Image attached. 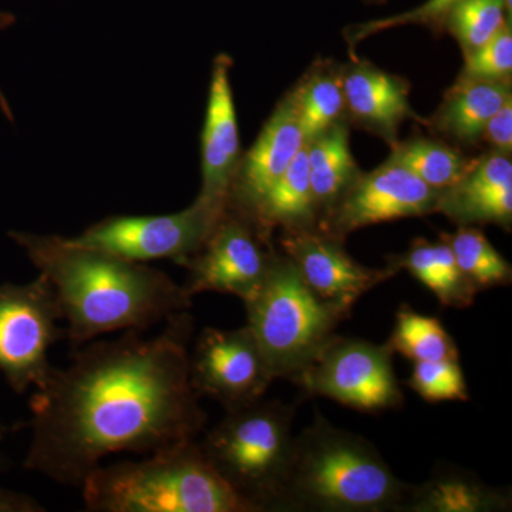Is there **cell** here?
Masks as SVG:
<instances>
[{
  "mask_svg": "<svg viewBox=\"0 0 512 512\" xmlns=\"http://www.w3.org/2000/svg\"><path fill=\"white\" fill-rule=\"evenodd\" d=\"M244 305L272 377L293 383L348 318L316 296L291 259L275 251L264 281Z\"/></svg>",
  "mask_w": 512,
  "mask_h": 512,
  "instance_id": "obj_6",
  "label": "cell"
},
{
  "mask_svg": "<svg viewBox=\"0 0 512 512\" xmlns=\"http://www.w3.org/2000/svg\"><path fill=\"white\" fill-rule=\"evenodd\" d=\"M303 136L309 141L343 120L346 114L342 67L316 63L292 90Z\"/></svg>",
  "mask_w": 512,
  "mask_h": 512,
  "instance_id": "obj_23",
  "label": "cell"
},
{
  "mask_svg": "<svg viewBox=\"0 0 512 512\" xmlns=\"http://www.w3.org/2000/svg\"><path fill=\"white\" fill-rule=\"evenodd\" d=\"M392 160L436 191L453 187L467 173L473 160L444 141L416 137L392 147Z\"/></svg>",
  "mask_w": 512,
  "mask_h": 512,
  "instance_id": "obj_24",
  "label": "cell"
},
{
  "mask_svg": "<svg viewBox=\"0 0 512 512\" xmlns=\"http://www.w3.org/2000/svg\"><path fill=\"white\" fill-rule=\"evenodd\" d=\"M439 194L389 158L372 173L357 175L335 207L318 222V228L345 239L350 232L369 225L436 212Z\"/></svg>",
  "mask_w": 512,
  "mask_h": 512,
  "instance_id": "obj_12",
  "label": "cell"
},
{
  "mask_svg": "<svg viewBox=\"0 0 512 512\" xmlns=\"http://www.w3.org/2000/svg\"><path fill=\"white\" fill-rule=\"evenodd\" d=\"M389 266L397 272L406 269L429 288L443 306L463 309L476 301V286L460 271L446 242L431 244L426 239H416L404 254L390 256Z\"/></svg>",
  "mask_w": 512,
  "mask_h": 512,
  "instance_id": "obj_21",
  "label": "cell"
},
{
  "mask_svg": "<svg viewBox=\"0 0 512 512\" xmlns=\"http://www.w3.org/2000/svg\"><path fill=\"white\" fill-rule=\"evenodd\" d=\"M510 97L511 83L458 77L444 94L439 109L424 124L458 146L474 147L481 143L488 120Z\"/></svg>",
  "mask_w": 512,
  "mask_h": 512,
  "instance_id": "obj_18",
  "label": "cell"
},
{
  "mask_svg": "<svg viewBox=\"0 0 512 512\" xmlns=\"http://www.w3.org/2000/svg\"><path fill=\"white\" fill-rule=\"evenodd\" d=\"M305 143L291 92L276 106L254 146L241 157L229 188L227 208L249 220L266 192L288 170Z\"/></svg>",
  "mask_w": 512,
  "mask_h": 512,
  "instance_id": "obj_14",
  "label": "cell"
},
{
  "mask_svg": "<svg viewBox=\"0 0 512 512\" xmlns=\"http://www.w3.org/2000/svg\"><path fill=\"white\" fill-rule=\"evenodd\" d=\"M343 241L316 227L284 232L281 247L313 293L349 315L365 293L399 272L389 265L377 269L359 264L343 247Z\"/></svg>",
  "mask_w": 512,
  "mask_h": 512,
  "instance_id": "obj_13",
  "label": "cell"
},
{
  "mask_svg": "<svg viewBox=\"0 0 512 512\" xmlns=\"http://www.w3.org/2000/svg\"><path fill=\"white\" fill-rule=\"evenodd\" d=\"M393 353L387 342L376 345L335 335L296 384L311 396L326 397L359 412L399 409L404 397L394 373Z\"/></svg>",
  "mask_w": 512,
  "mask_h": 512,
  "instance_id": "obj_9",
  "label": "cell"
},
{
  "mask_svg": "<svg viewBox=\"0 0 512 512\" xmlns=\"http://www.w3.org/2000/svg\"><path fill=\"white\" fill-rule=\"evenodd\" d=\"M82 490L90 512H254L214 470L197 440L144 460L101 464Z\"/></svg>",
  "mask_w": 512,
  "mask_h": 512,
  "instance_id": "obj_4",
  "label": "cell"
},
{
  "mask_svg": "<svg viewBox=\"0 0 512 512\" xmlns=\"http://www.w3.org/2000/svg\"><path fill=\"white\" fill-rule=\"evenodd\" d=\"M511 510V494L484 484L470 471L440 466L426 483L410 485L406 512H501Z\"/></svg>",
  "mask_w": 512,
  "mask_h": 512,
  "instance_id": "obj_19",
  "label": "cell"
},
{
  "mask_svg": "<svg viewBox=\"0 0 512 512\" xmlns=\"http://www.w3.org/2000/svg\"><path fill=\"white\" fill-rule=\"evenodd\" d=\"M458 2L460 0H426L419 8L409 10V12L352 26L346 30V40L353 47L375 33L406 25H421L434 30V32H443L444 19Z\"/></svg>",
  "mask_w": 512,
  "mask_h": 512,
  "instance_id": "obj_30",
  "label": "cell"
},
{
  "mask_svg": "<svg viewBox=\"0 0 512 512\" xmlns=\"http://www.w3.org/2000/svg\"><path fill=\"white\" fill-rule=\"evenodd\" d=\"M346 114L356 124L394 146L400 124L416 119L410 107V84L403 77L383 72L373 64L355 60L342 67Z\"/></svg>",
  "mask_w": 512,
  "mask_h": 512,
  "instance_id": "obj_17",
  "label": "cell"
},
{
  "mask_svg": "<svg viewBox=\"0 0 512 512\" xmlns=\"http://www.w3.org/2000/svg\"><path fill=\"white\" fill-rule=\"evenodd\" d=\"M407 386L429 403L470 400L463 369L454 360L413 363Z\"/></svg>",
  "mask_w": 512,
  "mask_h": 512,
  "instance_id": "obj_28",
  "label": "cell"
},
{
  "mask_svg": "<svg viewBox=\"0 0 512 512\" xmlns=\"http://www.w3.org/2000/svg\"><path fill=\"white\" fill-rule=\"evenodd\" d=\"M367 3H376V5H382V3H386V0H365Z\"/></svg>",
  "mask_w": 512,
  "mask_h": 512,
  "instance_id": "obj_34",
  "label": "cell"
},
{
  "mask_svg": "<svg viewBox=\"0 0 512 512\" xmlns=\"http://www.w3.org/2000/svg\"><path fill=\"white\" fill-rule=\"evenodd\" d=\"M387 345L410 362H460V352L440 319L421 315L407 305L400 306L396 325Z\"/></svg>",
  "mask_w": 512,
  "mask_h": 512,
  "instance_id": "obj_25",
  "label": "cell"
},
{
  "mask_svg": "<svg viewBox=\"0 0 512 512\" xmlns=\"http://www.w3.org/2000/svg\"><path fill=\"white\" fill-rule=\"evenodd\" d=\"M227 205L198 195L190 207L168 215H119L97 222L79 237L76 244L134 262L170 259L185 266L200 251L212 229L221 220Z\"/></svg>",
  "mask_w": 512,
  "mask_h": 512,
  "instance_id": "obj_7",
  "label": "cell"
},
{
  "mask_svg": "<svg viewBox=\"0 0 512 512\" xmlns=\"http://www.w3.org/2000/svg\"><path fill=\"white\" fill-rule=\"evenodd\" d=\"M35 498L0 487V512H45Z\"/></svg>",
  "mask_w": 512,
  "mask_h": 512,
  "instance_id": "obj_32",
  "label": "cell"
},
{
  "mask_svg": "<svg viewBox=\"0 0 512 512\" xmlns=\"http://www.w3.org/2000/svg\"><path fill=\"white\" fill-rule=\"evenodd\" d=\"M225 412L198 441L202 453L252 511H281L295 409L262 397Z\"/></svg>",
  "mask_w": 512,
  "mask_h": 512,
  "instance_id": "obj_5",
  "label": "cell"
},
{
  "mask_svg": "<svg viewBox=\"0 0 512 512\" xmlns=\"http://www.w3.org/2000/svg\"><path fill=\"white\" fill-rule=\"evenodd\" d=\"M249 221L268 241L275 228L288 232L318 227L319 212L309 180L306 143L284 175L266 192Z\"/></svg>",
  "mask_w": 512,
  "mask_h": 512,
  "instance_id": "obj_20",
  "label": "cell"
},
{
  "mask_svg": "<svg viewBox=\"0 0 512 512\" xmlns=\"http://www.w3.org/2000/svg\"><path fill=\"white\" fill-rule=\"evenodd\" d=\"M507 23H511V15L504 0H460L447 13L443 32L450 33L467 55L497 35Z\"/></svg>",
  "mask_w": 512,
  "mask_h": 512,
  "instance_id": "obj_27",
  "label": "cell"
},
{
  "mask_svg": "<svg viewBox=\"0 0 512 512\" xmlns=\"http://www.w3.org/2000/svg\"><path fill=\"white\" fill-rule=\"evenodd\" d=\"M63 319L56 293L45 276L26 285H0V372L22 394L45 384L50 348L66 338L57 328Z\"/></svg>",
  "mask_w": 512,
  "mask_h": 512,
  "instance_id": "obj_8",
  "label": "cell"
},
{
  "mask_svg": "<svg viewBox=\"0 0 512 512\" xmlns=\"http://www.w3.org/2000/svg\"><path fill=\"white\" fill-rule=\"evenodd\" d=\"M466 63L460 77L467 79L493 80L511 83L512 74V32L507 23L497 35L484 45L464 55Z\"/></svg>",
  "mask_w": 512,
  "mask_h": 512,
  "instance_id": "obj_29",
  "label": "cell"
},
{
  "mask_svg": "<svg viewBox=\"0 0 512 512\" xmlns=\"http://www.w3.org/2000/svg\"><path fill=\"white\" fill-rule=\"evenodd\" d=\"M306 157L320 221L360 174L350 153L346 121L340 120L319 136L306 141Z\"/></svg>",
  "mask_w": 512,
  "mask_h": 512,
  "instance_id": "obj_22",
  "label": "cell"
},
{
  "mask_svg": "<svg viewBox=\"0 0 512 512\" xmlns=\"http://www.w3.org/2000/svg\"><path fill=\"white\" fill-rule=\"evenodd\" d=\"M436 212L458 227L494 224L511 231V157L490 150L474 158L461 180L440 192Z\"/></svg>",
  "mask_w": 512,
  "mask_h": 512,
  "instance_id": "obj_16",
  "label": "cell"
},
{
  "mask_svg": "<svg viewBox=\"0 0 512 512\" xmlns=\"http://www.w3.org/2000/svg\"><path fill=\"white\" fill-rule=\"evenodd\" d=\"M274 251L251 221L225 208L210 237L184 266V291L190 298L218 292L248 301L264 281Z\"/></svg>",
  "mask_w": 512,
  "mask_h": 512,
  "instance_id": "obj_10",
  "label": "cell"
},
{
  "mask_svg": "<svg viewBox=\"0 0 512 512\" xmlns=\"http://www.w3.org/2000/svg\"><path fill=\"white\" fill-rule=\"evenodd\" d=\"M481 143L487 144L491 151L510 156L512 153V97L505 101L497 113L488 120L484 128Z\"/></svg>",
  "mask_w": 512,
  "mask_h": 512,
  "instance_id": "obj_31",
  "label": "cell"
},
{
  "mask_svg": "<svg viewBox=\"0 0 512 512\" xmlns=\"http://www.w3.org/2000/svg\"><path fill=\"white\" fill-rule=\"evenodd\" d=\"M15 22V18L9 13L0 12V28H6V26L12 25Z\"/></svg>",
  "mask_w": 512,
  "mask_h": 512,
  "instance_id": "obj_33",
  "label": "cell"
},
{
  "mask_svg": "<svg viewBox=\"0 0 512 512\" xmlns=\"http://www.w3.org/2000/svg\"><path fill=\"white\" fill-rule=\"evenodd\" d=\"M3 434H5V427L0 426V440L3 439Z\"/></svg>",
  "mask_w": 512,
  "mask_h": 512,
  "instance_id": "obj_35",
  "label": "cell"
},
{
  "mask_svg": "<svg viewBox=\"0 0 512 512\" xmlns=\"http://www.w3.org/2000/svg\"><path fill=\"white\" fill-rule=\"evenodd\" d=\"M453 252L458 268L477 291L511 284L512 268L478 228L458 227L453 234H441Z\"/></svg>",
  "mask_w": 512,
  "mask_h": 512,
  "instance_id": "obj_26",
  "label": "cell"
},
{
  "mask_svg": "<svg viewBox=\"0 0 512 512\" xmlns=\"http://www.w3.org/2000/svg\"><path fill=\"white\" fill-rule=\"evenodd\" d=\"M409 491L370 441L316 412L293 440L281 511H400Z\"/></svg>",
  "mask_w": 512,
  "mask_h": 512,
  "instance_id": "obj_3",
  "label": "cell"
},
{
  "mask_svg": "<svg viewBox=\"0 0 512 512\" xmlns=\"http://www.w3.org/2000/svg\"><path fill=\"white\" fill-rule=\"evenodd\" d=\"M231 69V57H215L207 113L201 134L200 197L225 205L242 157L237 109L229 79Z\"/></svg>",
  "mask_w": 512,
  "mask_h": 512,
  "instance_id": "obj_15",
  "label": "cell"
},
{
  "mask_svg": "<svg viewBox=\"0 0 512 512\" xmlns=\"http://www.w3.org/2000/svg\"><path fill=\"white\" fill-rule=\"evenodd\" d=\"M192 318L165 319L156 338L126 330L74 348L30 400L32 441L25 467L82 487L110 454L156 453L197 440L207 414L190 382Z\"/></svg>",
  "mask_w": 512,
  "mask_h": 512,
  "instance_id": "obj_1",
  "label": "cell"
},
{
  "mask_svg": "<svg viewBox=\"0 0 512 512\" xmlns=\"http://www.w3.org/2000/svg\"><path fill=\"white\" fill-rule=\"evenodd\" d=\"M190 382L198 396L210 397L228 410L262 399L274 377L245 325L202 330L190 350Z\"/></svg>",
  "mask_w": 512,
  "mask_h": 512,
  "instance_id": "obj_11",
  "label": "cell"
},
{
  "mask_svg": "<svg viewBox=\"0 0 512 512\" xmlns=\"http://www.w3.org/2000/svg\"><path fill=\"white\" fill-rule=\"evenodd\" d=\"M56 293L66 338L79 348L104 333L146 330L191 308L183 285L144 262L128 261L59 235L10 232Z\"/></svg>",
  "mask_w": 512,
  "mask_h": 512,
  "instance_id": "obj_2",
  "label": "cell"
}]
</instances>
